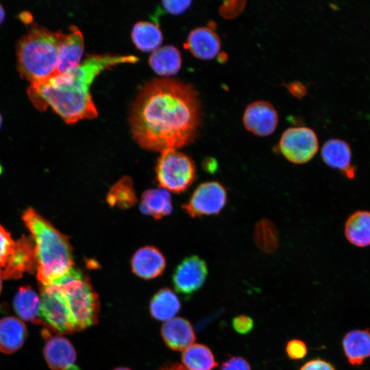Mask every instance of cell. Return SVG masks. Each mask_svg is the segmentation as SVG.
Wrapping results in <instances>:
<instances>
[{
  "label": "cell",
  "instance_id": "obj_1",
  "mask_svg": "<svg viewBox=\"0 0 370 370\" xmlns=\"http://www.w3.org/2000/svg\"><path fill=\"white\" fill-rule=\"evenodd\" d=\"M195 88L171 78L145 84L134 101L130 123L143 148L160 151L177 149L193 142L201 122V108Z\"/></svg>",
  "mask_w": 370,
  "mask_h": 370
},
{
  "label": "cell",
  "instance_id": "obj_2",
  "mask_svg": "<svg viewBox=\"0 0 370 370\" xmlns=\"http://www.w3.org/2000/svg\"><path fill=\"white\" fill-rule=\"evenodd\" d=\"M136 61L138 58L134 56H88L71 72L56 74L45 81L31 84L27 95L38 110H45L50 107L66 123L94 119L97 111L90 89L95 78L110 66Z\"/></svg>",
  "mask_w": 370,
  "mask_h": 370
},
{
  "label": "cell",
  "instance_id": "obj_3",
  "mask_svg": "<svg viewBox=\"0 0 370 370\" xmlns=\"http://www.w3.org/2000/svg\"><path fill=\"white\" fill-rule=\"evenodd\" d=\"M23 219L34 241L38 280L44 286L57 282L74 268L67 236L32 208L23 212Z\"/></svg>",
  "mask_w": 370,
  "mask_h": 370
},
{
  "label": "cell",
  "instance_id": "obj_4",
  "mask_svg": "<svg viewBox=\"0 0 370 370\" xmlns=\"http://www.w3.org/2000/svg\"><path fill=\"white\" fill-rule=\"evenodd\" d=\"M62 32H51L32 25L18 42L17 69L31 84L45 81L56 74Z\"/></svg>",
  "mask_w": 370,
  "mask_h": 370
},
{
  "label": "cell",
  "instance_id": "obj_5",
  "mask_svg": "<svg viewBox=\"0 0 370 370\" xmlns=\"http://www.w3.org/2000/svg\"><path fill=\"white\" fill-rule=\"evenodd\" d=\"M62 289L69 304L76 332L97 323L99 301L88 276L73 268L54 283Z\"/></svg>",
  "mask_w": 370,
  "mask_h": 370
},
{
  "label": "cell",
  "instance_id": "obj_6",
  "mask_svg": "<svg viewBox=\"0 0 370 370\" xmlns=\"http://www.w3.org/2000/svg\"><path fill=\"white\" fill-rule=\"evenodd\" d=\"M36 269L33 239L23 236L14 241L0 225V276L2 279H16L25 272Z\"/></svg>",
  "mask_w": 370,
  "mask_h": 370
},
{
  "label": "cell",
  "instance_id": "obj_7",
  "mask_svg": "<svg viewBox=\"0 0 370 370\" xmlns=\"http://www.w3.org/2000/svg\"><path fill=\"white\" fill-rule=\"evenodd\" d=\"M156 171L159 185L175 193L186 190L196 178V169L193 160L176 149L162 152Z\"/></svg>",
  "mask_w": 370,
  "mask_h": 370
},
{
  "label": "cell",
  "instance_id": "obj_8",
  "mask_svg": "<svg viewBox=\"0 0 370 370\" xmlns=\"http://www.w3.org/2000/svg\"><path fill=\"white\" fill-rule=\"evenodd\" d=\"M40 302L45 327L59 334L76 332L66 296L58 284L41 285Z\"/></svg>",
  "mask_w": 370,
  "mask_h": 370
},
{
  "label": "cell",
  "instance_id": "obj_9",
  "mask_svg": "<svg viewBox=\"0 0 370 370\" xmlns=\"http://www.w3.org/2000/svg\"><path fill=\"white\" fill-rule=\"evenodd\" d=\"M319 149L317 136L307 127H292L282 134L278 144L280 153L293 164L310 161Z\"/></svg>",
  "mask_w": 370,
  "mask_h": 370
},
{
  "label": "cell",
  "instance_id": "obj_10",
  "mask_svg": "<svg viewBox=\"0 0 370 370\" xmlns=\"http://www.w3.org/2000/svg\"><path fill=\"white\" fill-rule=\"evenodd\" d=\"M227 201V190L221 182H206L196 188L188 201L182 205V208L193 218L217 215Z\"/></svg>",
  "mask_w": 370,
  "mask_h": 370
},
{
  "label": "cell",
  "instance_id": "obj_11",
  "mask_svg": "<svg viewBox=\"0 0 370 370\" xmlns=\"http://www.w3.org/2000/svg\"><path fill=\"white\" fill-rule=\"evenodd\" d=\"M208 275L206 262L197 256L185 258L176 267L173 275L175 291L189 295L199 290Z\"/></svg>",
  "mask_w": 370,
  "mask_h": 370
},
{
  "label": "cell",
  "instance_id": "obj_12",
  "mask_svg": "<svg viewBox=\"0 0 370 370\" xmlns=\"http://www.w3.org/2000/svg\"><path fill=\"white\" fill-rule=\"evenodd\" d=\"M278 114L274 106L267 101H256L245 108L243 123L245 129L258 136H267L276 129Z\"/></svg>",
  "mask_w": 370,
  "mask_h": 370
},
{
  "label": "cell",
  "instance_id": "obj_13",
  "mask_svg": "<svg viewBox=\"0 0 370 370\" xmlns=\"http://www.w3.org/2000/svg\"><path fill=\"white\" fill-rule=\"evenodd\" d=\"M45 338V359L52 370H79L75 365L77 355L71 343L60 336H51L48 330L42 332Z\"/></svg>",
  "mask_w": 370,
  "mask_h": 370
},
{
  "label": "cell",
  "instance_id": "obj_14",
  "mask_svg": "<svg viewBox=\"0 0 370 370\" xmlns=\"http://www.w3.org/2000/svg\"><path fill=\"white\" fill-rule=\"evenodd\" d=\"M84 51V38L79 29L70 27L69 34H62L60 38L56 74L71 72L77 69L80 63Z\"/></svg>",
  "mask_w": 370,
  "mask_h": 370
},
{
  "label": "cell",
  "instance_id": "obj_15",
  "mask_svg": "<svg viewBox=\"0 0 370 370\" xmlns=\"http://www.w3.org/2000/svg\"><path fill=\"white\" fill-rule=\"evenodd\" d=\"M321 156L330 167L339 171L347 179H354L356 168L352 164V149L345 140L331 138L323 145Z\"/></svg>",
  "mask_w": 370,
  "mask_h": 370
},
{
  "label": "cell",
  "instance_id": "obj_16",
  "mask_svg": "<svg viewBox=\"0 0 370 370\" xmlns=\"http://www.w3.org/2000/svg\"><path fill=\"white\" fill-rule=\"evenodd\" d=\"M132 272L140 278L150 280L162 273L166 267L165 258L153 246L138 249L131 260Z\"/></svg>",
  "mask_w": 370,
  "mask_h": 370
},
{
  "label": "cell",
  "instance_id": "obj_17",
  "mask_svg": "<svg viewBox=\"0 0 370 370\" xmlns=\"http://www.w3.org/2000/svg\"><path fill=\"white\" fill-rule=\"evenodd\" d=\"M221 40L217 34L208 27H200L193 29L185 44L190 53L201 60H211L215 58L221 49Z\"/></svg>",
  "mask_w": 370,
  "mask_h": 370
},
{
  "label": "cell",
  "instance_id": "obj_18",
  "mask_svg": "<svg viewBox=\"0 0 370 370\" xmlns=\"http://www.w3.org/2000/svg\"><path fill=\"white\" fill-rule=\"evenodd\" d=\"M165 344L175 351H184L195 341V334L190 323L182 317H173L165 321L161 328Z\"/></svg>",
  "mask_w": 370,
  "mask_h": 370
},
{
  "label": "cell",
  "instance_id": "obj_19",
  "mask_svg": "<svg viewBox=\"0 0 370 370\" xmlns=\"http://www.w3.org/2000/svg\"><path fill=\"white\" fill-rule=\"evenodd\" d=\"M13 305L22 319L45 326L41 317L40 297L30 286H22L18 290Z\"/></svg>",
  "mask_w": 370,
  "mask_h": 370
},
{
  "label": "cell",
  "instance_id": "obj_20",
  "mask_svg": "<svg viewBox=\"0 0 370 370\" xmlns=\"http://www.w3.org/2000/svg\"><path fill=\"white\" fill-rule=\"evenodd\" d=\"M27 331L24 323L14 317L0 319V351L12 354L19 349L26 337Z\"/></svg>",
  "mask_w": 370,
  "mask_h": 370
},
{
  "label": "cell",
  "instance_id": "obj_21",
  "mask_svg": "<svg viewBox=\"0 0 370 370\" xmlns=\"http://www.w3.org/2000/svg\"><path fill=\"white\" fill-rule=\"evenodd\" d=\"M343 348L348 362L354 366L361 365L370 357V332L354 330L347 333L343 339Z\"/></svg>",
  "mask_w": 370,
  "mask_h": 370
},
{
  "label": "cell",
  "instance_id": "obj_22",
  "mask_svg": "<svg viewBox=\"0 0 370 370\" xmlns=\"http://www.w3.org/2000/svg\"><path fill=\"white\" fill-rule=\"evenodd\" d=\"M347 241L358 247L370 246V211L357 210L347 219L344 228Z\"/></svg>",
  "mask_w": 370,
  "mask_h": 370
},
{
  "label": "cell",
  "instance_id": "obj_23",
  "mask_svg": "<svg viewBox=\"0 0 370 370\" xmlns=\"http://www.w3.org/2000/svg\"><path fill=\"white\" fill-rule=\"evenodd\" d=\"M140 210L156 219L169 215L172 212L171 195L164 188L147 190L142 195Z\"/></svg>",
  "mask_w": 370,
  "mask_h": 370
},
{
  "label": "cell",
  "instance_id": "obj_24",
  "mask_svg": "<svg viewBox=\"0 0 370 370\" xmlns=\"http://www.w3.org/2000/svg\"><path fill=\"white\" fill-rule=\"evenodd\" d=\"M180 302L175 293L168 288L159 290L149 303L151 317L160 321H168L178 312Z\"/></svg>",
  "mask_w": 370,
  "mask_h": 370
},
{
  "label": "cell",
  "instance_id": "obj_25",
  "mask_svg": "<svg viewBox=\"0 0 370 370\" xmlns=\"http://www.w3.org/2000/svg\"><path fill=\"white\" fill-rule=\"evenodd\" d=\"M149 63L156 73L168 76L175 74L180 70L182 58L177 48L167 45L153 51Z\"/></svg>",
  "mask_w": 370,
  "mask_h": 370
},
{
  "label": "cell",
  "instance_id": "obj_26",
  "mask_svg": "<svg viewBox=\"0 0 370 370\" xmlns=\"http://www.w3.org/2000/svg\"><path fill=\"white\" fill-rule=\"evenodd\" d=\"M182 360L187 370H212L218 365L210 348L199 343L184 350Z\"/></svg>",
  "mask_w": 370,
  "mask_h": 370
},
{
  "label": "cell",
  "instance_id": "obj_27",
  "mask_svg": "<svg viewBox=\"0 0 370 370\" xmlns=\"http://www.w3.org/2000/svg\"><path fill=\"white\" fill-rule=\"evenodd\" d=\"M132 38L136 47L144 51H155L162 41L158 25L147 21L136 23L132 32Z\"/></svg>",
  "mask_w": 370,
  "mask_h": 370
},
{
  "label": "cell",
  "instance_id": "obj_28",
  "mask_svg": "<svg viewBox=\"0 0 370 370\" xmlns=\"http://www.w3.org/2000/svg\"><path fill=\"white\" fill-rule=\"evenodd\" d=\"M107 201L111 206L126 209L133 206L136 202L132 179L124 176L117 181L110 189L107 195Z\"/></svg>",
  "mask_w": 370,
  "mask_h": 370
},
{
  "label": "cell",
  "instance_id": "obj_29",
  "mask_svg": "<svg viewBox=\"0 0 370 370\" xmlns=\"http://www.w3.org/2000/svg\"><path fill=\"white\" fill-rule=\"evenodd\" d=\"M254 239L257 247L266 253L275 251L279 246V234L273 223L266 218L260 219L255 225Z\"/></svg>",
  "mask_w": 370,
  "mask_h": 370
},
{
  "label": "cell",
  "instance_id": "obj_30",
  "mask_svg": "<svg viewBox=\"0 0 370 370\" xmlns=\"http://www.w3.org/2000/svg\"><path fill=\"white\" fill-rule=\"evenodd\" d=\"M245 1H226L219 8V14L226 19H232L239 16L246 4Z\"/></svg>",
  "mask_w": 370,
  "mask_h": 370
},
{
  "label": "cell",
  "instance_id": "obj_31",
  "mask_svg": "<svg viewBox=\"0 0 370 370\" xmlns=\"http://www.w3.org/2000/svg\"><path fill=\"white\" fill-rule=\"evenodd\" d=\"M286 352L291 359L298 360L305 357L307 354V347L304 341L293 339L288 342Z\"/></svg>",
  "mask_w": 370,
  "mask_h": 370
},
{
  "label": "cell",
  "instance_id": "obj_32",
  "mask_svg": "<svg viewBox=\"0 0 370 370\" xmlns=\"http://www.w3.org/2000/svg\"><path fill=\"white\" fill-rule=\"evenodd\" d=\"M232 326L238 334H246L252 330L254 321L247 315H238L233 319Z\"/></svg>",
  "mask_w": 370,
  "mask_h": 370
},
{
  "label": "cell",
  "instance_id": "obj_33",
  "mask_svg": "<svg viewBox=\"0 0 370 370\" xmlns=\"http://www.w3.org/2000/svg\"><path fill=\"white\" fill-rule=\"evenodd\" d=\"M220 370H251L249 362L242 357L233 356L225 361Z\"/></svg>",
  "mask_w": 370,
  "mask_h": 370
},
{
  "label": "cell",
  "instance_id": "obj_34",
  "mask_svg": "<svg viewBox=\"0 0 370 370\" xmlns=\"http://www.w3.org/2000/svg\"><path fill=\"white\" fill-rule=\"evenodd\" d=\"M165 11L173 14L184 12L191 4L190 1H163L162 2Z\"/></svg>",
  "mask_w": 370,
  "mask_h": 370
},
{
  "label": "cell",
  "instance_id": "obj_35",
  "mask_svg": "<svg viewBox=\"0 0 370 370\" xmlns=\"http://www.w3.org/2000/svg\"><path fill=\"white\" fill-rule=\"evenodd\" d=\"M299 370H335L328 362L317 358L305 363Z\"/></svg>",
  "mask_w": 370,
  "mask_h": 370
},
{
  "label": "cell",
  "instance_id": "obj_36",
  "mask_svg": "<svg viewBox=\"0 0 370 370\" xmlns=\"http://www.w3.org/2000/svg\"><path fill=\"white\" fill-rule=\"evenodd\" d=\"M288 91L295 97L300 99L306 94L305 86L299 82H292L286 85Z\"/></svg>",
  "mask_w": 370,
  "mask_h": 370
},
{
  "label": "cell",
  "instance_id": "obj_37",
  "mask_svg": "<svg viewBox=\"0 0 370 370\" xmlns=\"http://www.w3.org/2000/svg\"><path fill=\"white\" fill-rule=\"evenodd\" d=\"M204 169L210 172L214 173L217 169V163L213 158H208L204 162Z\"/></svg>",
  "mask_w": 370,
  "mask_h": 370
},
{
  "label": "cell",
  "instance_id": "obj_38",
  "mask_svg": "<svg viewBox=\"0 0 370 370\" xmlns=\"http://www.w3.org/2000/svg\"><path fill=\"white\" fill-rule=\"evenodd\" d=\"M158 370H187L183 365L179 363H173L161 367Z\"/></svg>",
  "mask_w": 370,
  "mask_h": 370
},
{
  "label": "cell",
  "instance_id": "obj_39",
  "mask_svg": "<svg viewBox=\"0 0 370 370\" xmlns=\"http://www.w3.org/2000/svg\"><path fill=\"white\" fill-rule=\"evenodd\" d=\"M5 17V12L2 5L0 4V24L2 23Z\"/></svg>",
  "mask_w": 370,
  "mask_h": 370
},
{
  "label": "cell",
  "instance_id": "obj_40",
  "mask_svg": "<svg viewBox=\"0 0 370 370\" xmlns=\"http://www.w3.org/2000/svg\"><path fill=\"white\" fill-rule=\"evenodd\" d=\"M113 370H131L130 369L127 368V367H117Z\"/></svg>",
  "mask_w": 370,
  "mask_h": 370
},
{
  "label": "cell",
  "instance_id": "obj_41",
  "mask_svg": "<svg viewBox=\"0 0 370 370\" xmlns=\"http://www.w3.org/2000/svg\"><path fill=\"white\" fill-rule=\"evenodd\" d=\"M2 289V278L0 276V293Z\"/></svg>",
  "mask_w": 370,
  "mask_h": 370
},
{
  "label": "cell",
  "instance_id": "obj_42",
  "mask_svg": "<svg viewBox=\"0 0 370 370\" xmlns=\"http://www.w3.org/2000/svg\"><path fill=\"white\" fill-rule=\"evenodd\" d=\"M1 123H2V118H1V116L0 114V127H1Z\"/></svg>",
  "mask_w": 370,
  "mask_h": 370
}]
</instances>
